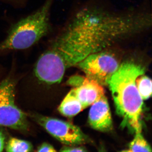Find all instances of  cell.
<instances>
[{
    "mask_svg": "<svg viewBox=\"0 0 152 152\" xmlns=\"http://www.w3.org/2000/svg\"><path fill=\"white\" fill-rule=\"evenodd\" d=\"M88 123L93 129L100 132H109L113 129L111 114L105 95L92 104L89 113Z\"/></svg>",
    "mask_w": 152,
    "mask_h": 152,
    "instance_id": "obj_8",
    "label": "cell"
},
{
    "mask_svg": "<svg viewBox=\"0 0 152 152\" xmlns=\"http://www.w3.org/2000/svg\"><path fill=\"white\" fill-rule=\"evenodd\" d=\"M23 131H27V115L15 103L13 82L6 79L0 83V127Z\"/></svg>",
    "mask_w": 152,
    "mask_h": 152,
    "instance_id": "obj_5",
    "label": "cell"
},
{
    "mask_svg": "<svg viewBox=\"0 0 152 152\" xmlns=\"http://www.w3.org/2000/svg\"><path fill=\"white\" fill-rule=\"evenodd\" d=\"M145 11L113 12L88 6L77 12L52 42L68 68L94 53L145 32L151 27Z\"/></svg>",
    "mask_w": 152,
    "mask_h": 152,
    "instance_id": "obj_1",
    "label": "cell"
},
{
    "mask_svg": "<svg viewBox=\"0 0 152 152\" xmlns=\"http://www.w3.org/2000/svg\"><path fill=\"white\" fill-rule=\"evenodd\" d=\"M60 151L61 152H86L87 151V150L83 147L67 145L63 147Z\"/></svg>",
    "mask_w": 152,
    "mask_h": 152,
    "instance_id": "obj_15",
    "label": "cell"
},
{
    "mask_svg": "<svg viewBox=\"0 0 152 152\" xmlns=\"http://www.w3.org/2000/svg\"><path fill=\"white\" fill-rule=\"evenodd\" d=\"M32 117L57 140L66 145L77 146L88 142V137L80 128L72 123L38 114Z\"/></svg>",
    "mask_w": 152,
    "mask_h": 152,
    "instance_id": "obj_6",
    "label": "cell"
},
{
    "mask_svg": "<svg viewBox=\"0 0 152 152\" xmlns=\"http://www.w3.org/2000/svg\"><path fill=\"white\" fill-rule=\"evenodd\" d=\"M37 151L55 152H57V151L50 144L48 143L43 142L38 147Z\"/></svg>",
    "mask_w": 152,
    "mask_h": 152,
    "instance_id": "obj_16",
    "label": "cell"
},
{
    "mask_svg": "<svg viewBox=\"0 0 152 152\" xmlns=\"http://www.w3.org/2000/svg\"><path fill=\"white\" fill-rule=\"evenodd\" d=\"M4 148L6 151L10 152H32L34 149L29 142L14 137L10 139Z\"/></svg>",
    "mask_w": 152,
    "mask_h": 152,
    "instance_id": "obj_11",
    "label": "cell"
},
{
    "mask_svg": "<svg viewBox=\"0 0 152 152\" xmlns=\"http://www.w3.org/2000/svg\"><path fill=\"white\" fill-rule=\"evenodd\" d=\"M123 151L151 152L152 149L142 134V131H138L135 132V136L130 143L129 149Z\"/></svg>",
    "mask_w": 152,
    "mask_h": 152,
    "instance_id": "obj_12",
    "label": "cell"
},
{
    "mask_svg": "<svg viewBox=\"0 0 152 152\" xmlns=\"http://www.w3.org/2000/svg\"><path fill=\"white\" fill-rule=\"evenodd\" d=\"M136 86L143 100L148 99L151 96L152 81L148 76L144 75L139 76L136 80Z\"/></svg>",
    "mask_w": 152,
    "mask_h": 152,
    "instance_id": "obj_13",
    "label": "cell"
},
{
    "mask_svg": "<svg viewBox=\"0 0 152 152\" xmlns=\"http://www.w3.org/2000/svg\"><path fill=\"white\" fill-rule=\"evenodd\" d=\"M54 0H46L37 10L14 24L0 42V53L29 48L48 34Z\"/></svg>",
    "mask_w": 152,
    "mask_h": 152,
    "instance_id": "obj_3",
    "label": "cell"
},
{
    "mask_svg": "<svg viewBox=\"0 0 152 152\" xmlns=\"http://www.w3.org/2000/svg\"><path fill=\"white\" fill-rule=\"evenodd\" d=\"M67 69L62 59L56 50L50 46L37 61L34 73L40 81L52 85L61 81Z\"/></svg>",
    "mask_w": 152,
    "mask_h": 152,
    "instance_id": "obj_7",
    "label": "cell"
},
{
    "mask_svg": "<svg viewBox=\"0 0 152 152\" xmlns=\"http://www.w3.org/2000/svg\"><path fill=\"white\" fill-rule=\"evenodd\" d=\"M86 77L80 75H76L70 77L68 80L67 83L69 86L73 87L74 88H77L81 86L84 82L86 80Z\"/></svg>",
    "mask_w": 152,
    "mask_h": 152,
    "instance_id": "obj_14",
    "label": "cell"
},
{
    "mask_svg": "<svg viewBox=\"0 0 152 152\" xmlns=\"http://www.w3.org/2000/svg\"><path fill=\"white\" fill-rule=\"evenodd\" d=\"M145 71V68L141 63L126 60L121 63L107 83L117 113L135 132L142 131L140 118L143 104L136 80Z\"/></svg>",
    "mask_w": 152,
    "mask_h": 152,
    "instance_id": "obj_2",
    "label": "cell"
},
{
    "mask_svg": "<svg viewBox=\"0 0 152 152\" xmlns=\"http://www.w3.org/2000/svg\"><path fill=\"white\" fill-rule=\"evenodd\" d=\"M72 90L84 109L91 105L105 95L103 86L87 77L81 86Z\"/></svg>",
    "mask_w": 152,
    "mask_h": 152,
    "instance_id": "obj_9",
    "label": "cell"
},
{
    "mask_svg": "<svg viewBox=\"0 0 152 152\" xmlns=\"http://www.w3.org/2000/svg\"><path fill=\"white\" fill-rule=\"evenodd\" d=\"M5 136L0 127V152L3 151L5 145Z\"/></svg>",
    "mask_w": 152,
    "mask_h": 152,
    "instance_id": "obj_17",
    "label": "cell"
},
{
    "mask_svg": "<svg viewBox=\"0 0 152 152\" xmlns=\"http://www.w3.org/2000/svg\"><path fill=\"white\" fill-rule=\"evenodd\" d=\"M113 47L90 55L76 66L84 72L87 77L102 86H107L121 63L119 53Z\"/></svg>",
    "mask_w": 152,
    "mask_h": 152,
    "instance_id": "obj_4",
    "label": "cell"
},
{
    "mask_svg": "<svg viewBox=\"0 0 152 152\" xmlns=\"http://www.w3.org/2000/svg\"><path fill=\"white\" fill-rule=\"evenodd\" d=\"M83 106L71 90L59 107V112L67 117H73L84 110Z\"/></svg>",
    "mask_w": 152,
    "mask_h": 152,
    "instance_id": "obj_10",
    "label": "cell"
}]
</instances>
